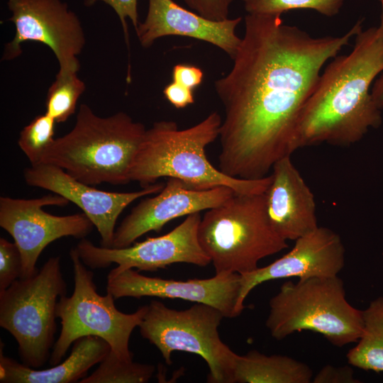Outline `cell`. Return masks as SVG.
<instances>
[{
	"label": "cell",
	"mask_w": 383,
	"mask_h": 383,
	"mask_svg": "<svg viewBox=\"0 0 383 383\" xmlns=\"http://www.w3.org/2000/svg\"><path fill=\"white\" fill-rule=\"evenodd\" d=\"M359 20L341 36L313 37L279 15L245 16V33L225 76L214 88L224 110L218 170L234 178L268 174L295 151L301 111L325 63L362 30Z\"/></svg>",
	"instance_id": "cell-1"
},
{
	"label": "cell",
	"mask_w": 383,
	"mask_h": 383,
	"mask_svg": "<svg viewBox=\"0 0 383 383\" xmlns=\"http://www.w3.org/2000/svg\"><path fill=\"white\" fill-rule=\"evenodd\" d=\"M383 71V33L360 30L353 50L336 56L321 74L297 124L294 150L326 143L348 146L382 122L370 88Z\"/></svg>",
	"instance_id": "cell-2"
},
{
	"label": "cell",
	"mask_w": 383,
	"mask_h": 383,
	"mask_svg": "<svg viewBox=\"0 0 383 383\" xmlns=\"http://www.w3.org/2000/svg\"><path fill=\"white\" fill-rule=\"evenodd\" d=\"M221 122L217 111L184 129L173 121L155 122L146 130L131 163L130 181L144 187L161 177H172L199 189L226 186L236 193H265L270 174L256 179L234 178L209 161L206 148L219 136Z\"/></svg>",
	"instance_id": "cell-3"
},
{
	"label": "cell",
	"mask_w": 383,
	"mask_h": 383,
	"mask_svg": "<svg viewBox=\"0 0 383 383\" xmlns=\"http://www.w3.org/2000/svg\"><path fill=\"white\" fill-rule=\"evenodd\" d=\"M146 130L124 112L101 117L82 104L72 129L55 139L41 163L56 165L89 185L126 184Z\"/></svg>",
	"instance_id": "cell-4"
},
{
	"label": "cell",
	"mask_w": 383,
	"mask_h": 383,
	"mask_svg": "<svg viewBox=\"0 0 383 383\" xmlns=\"http://www.w3.org/2000/svg\"><path fill=\"white\" fill-rule=\"evenodd\" d=\"M198 236L216 274L250 272L260 260L288 247L270 221L265 192H235L208 209L201 217Z\"/></svg>",
	"instance_id": "cell-5"
},
{
	"label": "cell",
	"mask_w": 383,
	"mask_h": 383,
	"mask_svg": "<svg viewBox=\"0 0 383 383\" xmlns=\"http://www.w3.org/2000/svg\"><path fill=\"white\" fill-rule=\"evenodd\" d=\"M269 309L265 325L277 340L311 331L343 347L357 343L362 333V311L348 301L338 276L285 282L269 301Z\"/></svg>",
	"instance_id": "cell-6"
},
{
	"label": "cell",
	"mask_w": 383,
	"mask_h": 383,
	"mask_svg": "<svg viewBox=\"0 0 383 383\" xmlns=\"http://www.w3.org/2000/svg\"><path fill=\"white\" fill-rule=\"evenodd\" d=\"M67 293L60 257H50L38 272L0 291V326L16 339L23 364L40 368L49 360L57 331L58 297Z\"/></svg>",
	"instance_id": "cell-7"
},
{
	"label": "cell",
	"mask_w": 383,
	"mask_h": 383,
	"mask_svg": "<svg viewBox=\"0 0 383 383\" xmlns=\"http://www.w3.org/2000/svg\"><path fill=\"white\" fill-rule=\"evenodd\" d=\"M74 287L71 296L62 295L56 306V315L61 320V332L52 349L49 362L55 365L77 340L93 335L106 340L115 355L123 360H133L129 340L148 310V305L132 313L118 310L114 297L106 291L105 296L96 292L94 274L85 267L76 248L71 249Z\"/></svg>",
	"instance_id": "cell-8"
},
{
	"label": "cell",
	"mask_w": 383,
	"mask_h": 383,
	"mask_svg": "<svg viewBox=\"0 0 383 383\" xmlns=\"http://www.w3.org/2000/svg\"><path fill=\"white\" fill-rule=\"evenodd\" d=\"M223 318L209 304L196 303L176 310L153 300L138 327L143 338L159 350L167 364H172L173 352L194 353L206 361L209 382L233 383L238 354L220 338L218 327Z\"/></svg>",
	"instance_id": "cell-9"
},
{
	"label": "cell",
	"mask_w": 383,
	"mask_h": 383,
	"mask_svg": "<svg viewBox=\"0 0 383 383\" xmlns=\"http://www.w3.org/2000/svg\"><path fill=\"white\" fill-rule=\"evenodd\" d=\"M69 202L54 193L29 199L0 197V226L12 236L21 255L19 279L38 272V257L52 242L67 236L83 239L91 232L94 226L83 212L55 216L43 209L47 206H64Z\"/></svg>",
	"instance_id": "cell-10"
},
{
	"label": "cell",
	"mask_w": 383,
	"mask_h": 383,
	"mask_svg": "<svg viewBox=\"0 0 383 383\" xmlns=\"http://www.w3.org/2000/svg\"><path fill=\"white\" fill-rule=\"evenodd\" d=\"M201 219L200 213L190 214L169 233L126 248L99 247L83 238L75 248L83 263L90 268L101 269L117 264L110 274L133 268L155 271L181 262L206 267L211 261L199 240Z\"/></svg>",
	"instance_id": "cell-11"
},
{
	"label": "cell",
	"mask_w": 383,
	"mask_h": 383,
	"mask_svg": "<svg viewBox=\"0 0 383 383\" xmlns=\"http://www.w3.org/2000/svg\"><path fill=\"white\" fill-rule=\"evenodd\" d=\"M15 26L13 40L4 48L2 60H11L22 53L26 41L40 43L55 54L59 72H77V58L85 44L84 33L77 16L61 0H9Z\"/></svg>",
	"instance_id": "cell-12"
},
{
	"label": "cell",
	"mask_w": 383,
	"mask_h": 383,
	"mask_svg": "<svg viewBox=\"0 0 383 383\" xmlns=\"http://www.w3.org/2000/svg\"><path fill=\"white\" fill-rule=\"evenodd\" d=\"M23 177L28 185L59 194L79 207L97 229L101 246L106 248L112 247L116 223L123 211L138 199L158 193L165 186L163 182H155L135 192L104 191L45 162L26 168Z\"/></svg>",
	"instance_id": "cell-13"
},
{
	"label": "cell",
	"mask_w": 383,
	"mask_h": 383,
	"mask_svg": "<svg viewBox=\"0 0 383 383\" xmlns=\"http://www.w3.org/2000/svg\"><path fill=\"white\" fill-rule=\"evenodd\" d=\"M235 192L226 186L199 189L185 182L168 177L155 196L141 200L132 209L116 229L111 248L131 245L136 239L150 232H160L170 221L213 208Z\"/></svg>",
	"instance_id": "cell-14"
},
{
	"label": "cell",
	"mask_w": 383,
	"mask_h": 383,
	"mask_svg": "<svg viewBox=\"0 0 383 383\" xmlns=\"http://www.w3.org/2000/svg\"><path fill=\"white\" fill-rule=\"evenodd\" d=\"M240 289V274L237 273L179 281L145 276L133 269L109 274L106 286V291L115 299L143 296L179 299L211 305L229 318L241 313L238 309Z\"/></svg>",
	"instance_id": "cell-15"
},
{
	"label": "cell",
	"mask_w": 383,
	"mask_h": 383,
	"mask_svg": "<svg viewBox=\"0 0 383 383\" xmlns=\"http://www.w3.org/2000/svg\"><path fill=\"white\" fill-rule=\"evenodd\" d=\"M345 261V249L340 235L318 226L295 240L292 249L268 265L240 274L238 309L243 312L250 292L263 282L284 278L338 276Z\"/></svg>",
	"instance_id": "cell-16"
},
{
	"label": "cell",
	"mask_w": 383,
	"mask_h": 383,
	"mask_svg": "<svg viewBox=\"0 0 383 383\" xmlns=\"http://www.w3.org/2000/svg\"><path fill=\"white\" fill-rule=\"evenodd\" d=\"M241 17L215 21L189 11L173 0H148L147 16L135 33L145 48L162 37L176 35L194 38L222 50L233 60L242 38L236 34Z\"/></svg>",
	"instance_id": "cell-17"
},
{
	"label": "cell",
	"mask_w": 383,
	"mask_h": 383,
	"mask_svg": "<svg viewBox=\"0 0 383 383\" xmlns=\"http://www.w3.org/2000/svg\"><path fill=\"white\" fill-rule=\"evenodd\" d=\"M272 170L265 192L270 221L283 239L296 240L318 227L314 196L291 156L277 160Z\"/></svg>",
	"instance_id": "cell-18"
},
{
	"label": "cell",
	"mask_w": 383,
	"mask_h": 383,
	"mask_svg": "<svg viewBox=\"0 0 383 383\" xmlns=\"http://www.w3.org/2000/svg\"><path fill=\"white\" fill-rule=\"evenodd\" d=\"M111 350L109 344L98 336L88 335L73 343L72 352L62 362L45 370H36L19 363L0 353L1 383L79 382L89 370L100 363Z\"/></svg>",
	"instance_id": "cell-19"
},
{
	"label": "cell",
	"mask_w": 383,
	"mask_h": 383,
	"mask_svg": "<svg viewBox=\"0 0 383 383\" xmlns=\"http://www.w3.org/2000/svg\"><path fill=\"white\" fill-rule=\"evenodd\" d=\"M313 372L304 362L282 355L250 350L238 355L233 383H310Z\"/></svg>",
	"instance_id": "cell-20"
},
{
	"label": "cell",
	"mask_w": 383,
	"mask_h": 383,
	"mask_svg": "<svg viewBox=\"0 0 383 383\" xmlns=\"http://www.w3.org/2000/svg\"><path fill=\"white\" fill-rule=\"evenodd\" d=\"M363 329L357 345L349 350L347 360L364 370L383 372V296L372 301L362 311Z\"/></svg>",
	"instance_id": "cell-21"
},
{
	"label": "cell",
	"mask_w": 383,
	"mask_h": 383,
	"mask_svg": "<svg viewBox=\"0 0 383 383\" xmlns=\"http://www.w3.org/2000/svg\"><path fill=\"white\" fill-rule=\"evenodd\" d=\"M84 90L85 84L77 72H58L48 91L45 113L56 123L66 121L74 113L77 101Z\"/></svg>",
	"instance_id": "cell-22"
},
{
	"label": "cell",
	"mask_w": 383,
	"mask_h": 383,
	"mask_svg": "<svg viewBox=\"0 0 383 383\" xmlns=\"http://www.w3.org/2000/svg\"><path fill=\"white\" fill-rule=\"evenodd\" d=\"M155 372L149 364L127 361L118 357L111 350L99 367L79 383H146Z\"/></svg>",
	"instance_id": "cell-23"
},
{
	"label": "cell",
	"mask_w": 383,
	"mask_h": 383,
	"mask_svg": "<svg viewBox=\"0 0 383 383\" xmlns=\"http://www.w3.org/2000/svg\"><path fill=\"white\" fill-rule=\"evenodd\" d=\"M55 121L46 114L35 116L20 133L18 144L30 165L40 164L55 138Z\"/></svg>",
	"instance_id": "cell-24"
},
{
	"label": "cell",
	"mask_w": 383,
	"mask_h": 383,
	"mask_svg": "<svg viewBox=\"0 0 383 383\" xmlns=\"http://www.w3.org/2000/svg\"><path fill=\"white\" fill-rule=\"evenodd\" d=\"M249 14L279 15L293 9H313L322 15H336L344 0H241Z\"/></svg>",
	"instance_id": "cell-25"
},
{
	"label": "cell",
	"mask_w": 383,
	"mask_h": 383,
	"mask_svg": "<svg viewBox=\"0 0 383 383\" xmlns=\"http://www.w3.org/2000/svg\"><path fill=\"white\" fill-rule=\"evenodd\" d=\"M21 270L22 259L18 246L0 238V291L19 279Z\"/></svg>",
	"instance_id": "cell-26"
},
{
	"label": "cell",
	"mask_w": 383,
	"mask_h": 383,
	"mask_svg": "<svg viewBox=\"0 0 383 383\" xmlns=\"http://www.w3.org/2000/svg\"><path fill=\"white\" fill-rule=\"evenodd\" d=\"M97 1H102L109 5L118 15L123 30L124 38L129 50L130 41L126 18L131 20L135 30L140 23L138 21L137 0H85L84 5L91 6Z\"/></svg>",
	"instance_id": "cell-27"
},
{
	"label": "cell",
	"mask_w": 383,
	"mask_h": 383,
	"mask_svg": "<svg viewBox=\"0 0 383 383\" xmlns=\"http://www.w3.org/2000/svg\"><path fill=\"white\" fill-rule=\"evenodd\" d=\"M187 6L200 16L215 21L228 18L231 6L234 0H182Z\"/></svg>",
	"instance_id": "cell-28"
},
{
	"label": "cell",
	"mask_w": 383,
	"mask_h": 383,
	"mask_svg": "<svg viewBox=\"0 0 383 383\" xmlns=\"http://www.w3.org/2000/svg\"><path fill=\"white\" fill-rule=\"evenodd\" d=\"M353 370L349 366L335 367L327 365L313 375L312 383H358Z\"/></svg>",
	"instance_id": "cell-29"
},
{
	"label": "cell",
	"mask_w": 383,
	"mask_h": 383,
	"mask_svg": "<svg viewBox=\"0 0 383 383\" xmlns=\"http://www.w3.org/2000/svg\"><path fill=\"white\" fill-rule=\"evenodd\" d=\"M172 81L194 90L204 79V72L197 66L187 64H177L172 68Z\"/></svg>",
	"instance_id": "cell-30"
},
{
	"label": "cell",
	"mask_w": 383,
	"mask_h": 383,
	"mask_svg": "<svg viewBox=\"0 0 383 383\" xmlns=\"http://www.w3.org/2000/svg\"><path fill=\"white\" fill-rule=\"evenodd\" d=\"M163 94L176 109H183L194 103V90L173 81L165 87Z\"/></svg>",
	"instance_id": "cell-31"
},
{
	"label": "cell",
	"mask_w": 383,
	"mask_h": 383,
	"mask_svg": "<svg viewBox=\"0 0 383 383\" xmlns=\"http://www.w3.org/2000/svg\"><path fill=\"white\" fill-rule=\"evenodd\" d=\"M371 94L376 106L382 110L383 109V74L375 81Z\"/></svg>",
	"instance_id": "cell-32"
},
{
	"label": "cell",
	"mask_w": 383,
	"mask_h": 383,
	"mask_svg": "<svg viewBox=\"0 0 383 383\" xmlns=\"http://www.w3.org/2000/svg\"><path fill=\"white\" fill-rule=\"evenodd\" d=\"M379 1L381 3L382 12L380 15V23L378 28L381 30V32L383 33V0H379Z\"/></svg>",
	"instance_id": "cell-33"
}]
</instances>
